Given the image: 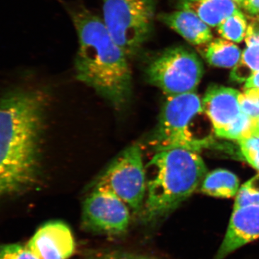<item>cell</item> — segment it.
<instances>
[{
    "instance_id": "6da1fadb",
    "label": "cell",
    "mask_w": 259,
    "mask_h": 259,
    "mask_svg": "<svg viewBox=\"0 0 259 259\" xmlns=\"http://www.w3.org/2000/svg\"><path fill=\"white\" fill-rule=\"evenodd\" d=\"M49 96L11 78L0 83V202L40 183Z\"/></svg>"
},
{
    "instance_id": "7a4b0ae2",
    "label": "cell",
    "mask_w": 259,
    "mask_h": 259,
    "mask_svg": "<svg viewBox=\"0 0 259 259\" xmlns=\"http://www.w3.org/2000/svg\"><path fill=\"white\" fill-rule=\"evenodd\" d=\"M67 11L78 38L76 79L115 108L125 107L133 93L129 58L112 39L102 19L83 5L68 6Z\"/></svg>"
},
{
    "instance_id": "3957f363",
    "label": "cell",
    "mask_w": 259,
    "mask_h": 259,
    "mask_svg": "<svg viewBox=\"0 0 259 259\" xmlns=\"http://www.w3.org/2000/svg\"><path fill=\"white\" fill-rule=\"evenodd\" d=\"M146 195L141 216L161 221L189 198L202 184L207 167L197 151L183 148L158 150L146 165Z\"/></svg>"
},
{
    "instance_id": "277c9868",
    "label": "cell",
    "mask_w": 259,
    "mask_h": 259,
    "mask_svg": "<svg viewBox=\"0 0 259 259\" xmlns=\"http://www.w3.org/2000/svg\"><path fill=\"white\" fill-rule=\"evenodd\" d=\"M197 94L168 96L162 107L151 144L155 151L171 148L197 150L207 146L212 133L196 130L197 122L207 117Z\"/></svg>"
},
{
    "instance_id": "5b68a950",
    "label": "cell",
    "mask_w": 259,
    "mask_h": 259,
    "mask_svg": "<svg viewBox=\"0 0 259 259\" xmlns=\"http://www.w3.org/2000/svg\"><path fill=\"white\" fill-rule=\"evenodd\" d=\"M103 23L129 59L139 58L152 37L156 0H102Z\"/></svg>"
},
{
    "instance_id": "8992f818",
    "label": "cell",
    "mask_w": 259,
    "mask_h": 259,
    "mask_svg": "<svg viewBox=\"0 0 259 259\" xmlns=\"http://www.w3.org/2000/svg\"><path fill=\"white\" fill-rule=\"evenodd\" d=\"M145 79L167 97L194 93L204 74L202 61L185 46H173L159 51L142 53Z\"/></svg>"
},
{
    "instance_id": "52a82bcc",
    "label": "cell",
    "mask_w": 259,
    "mask_h": 259,
    "mask_svg": "<svg viewBox=\"0 0 259 259\" xmlns=\"http://www.w3.org/2000/svg\"><path fill=\"white\" fill-rule=\"evenodd\" d=\"M94 187L111 191L141 215L146 195V174L140 145L124 150L97 179Z\"/></svg>"
},
{
    "instance_id": "ba28073f",
    "label": "cell",
    "mask_w": 259,
    "mask_h": 259,
    "mask_svg": "<svg viewBox=\"0 0 259 259\" xmlns=\"http://www.w3.org/2000/svg\"><path fill=\"white\" fill-rule=\"evenodd\" d=\"M130 210L125 202L111 191L94 187L83 202L81 223L88 231L122 236L128 230Z\"/></svg>"
},
{
    "instance_id": "9c48e42d",
    "label": "cell",
    "mask_w": 259,
    "mask_h": 259,
    "mask_svg": "<svg viewBox=\"0 0 259 259\" xmlns=\"http://www.w3.org/2000/svg\"><path fill=\"white\" fill-rule=\"evenodd\" d=\"M27 245L39 259H69L76 248L71 228L59 221L40 226Z\"/></svg>"
},
{
    "instance_id": "30bf717a",
    "label": "cell",
    "mask_w": 259,
    "mask_h": 259,
    "mask_svg": "<svg viewBox=\"0 0 259 259\" xmlns=\"http://www.w3.org/2000/svg\"><path fill=\"white\" fill-rule=\"evenodd\" d=\"M259 238V204L233 209L228 229L214 259H224Z\"/></svg>"
},
{
    "instance_id": "8fae6325",
    "label": "cell",
    "mask_w": 259,
    "mask_h": 259,
    "mask_svg": "<svg viewBox=\"0 0 259 259\" xmlns=\"http://www.w3.org/2000/svg\"><path fill=\"white\" fill-rule=\"evenodd\" d=\"M240 94L235 89L216 84L211 85L206 91L202 102V108L217 136L242 112L238 100Z\"/></svg>"
},
{
    "instance_id": "7c38bea8",
    "label": "cell",
    "mask_w": 259,
    "mask_h": 259,
    "mask_svg": "<svg viewBox=\"0 0 259 259\" xmlns=\"http://www.w3.org/2000/svg\"><path fill=\"white\" fill-rule=\"evenodd\" d=\"M157 19L192 45H204L212 40L209 25L192 12L178 10L161 13Z\"/></svg>"
},
{
    "instance_id": "4fadbf2b",
    "label": "cell",
    "mask_w": 259,
    "mask_h": 259,
    "mask_svg": "<svg viewBox=\"0 0 259 259\" xmlns=\"http://www.w3.org/2000/svg\"><path fill=\"white\" fill-rule=\"evenodd\" d=\"M179 10L192 12L209 27H218L223 20L240 10L233 0H177Z\"/></svg>"
},
{
    "instance_id": "5bb4252c",
    "label": "cell",
    "mask_w": 259,
    "mask_h": 259,
    "mask_svg": "<svg viewBox=\"0 0 259 259\" xmlns=\"http://www.w3.org/2000/svg\"><path fill=\"white\" fill-rule=\"evenodd\" d=\"M245 41L246 48L231 72L230 77L234 82H245L259 71V17L248 25Z\"/></svg>"
},
{
    "instance_id": "9a60e30c",
    "label": "cell",
    "mask_w": 259,
    "mask_h": 259,
    "mask_svg": "<svg viewBox=\"0 0 259 259\" xmlns=\"http://www.w3.org/2000/svg\"><path fill=\"white\" fill-rule=\"evenodd\" d=\"M199 190L211 197L231 198L239 190V180L232 172L219 168L206 175Z\"/></svg>"
},
{
    "instance_id": "2e32d148",
    "label": "cell",
    "mask_w": 259,
    "mask_h": 259,
    "mask_svg": "<svg viewBox=\"0 0 259 259\" xmlns=\"http://www.w3.org/2000/svg\"><path fill=\"white\" fill-rule=\"evenodd\" d=\"M204 57L211 66L233 68L241 59V49L234 42L224 38H216L207 44Z\"/></svg>"
},
{
    "instance_id": "e0dca14e",
    "label": "cell",
    "mask_w": 259,
    "mask_h": 259,
    "mask_svg": "<svg viewBox=\"0 0 259 259\" xmlns=\"http://www.w3.org/2000/svg\"><path fill=\"white\" fill-rule=\"evenodd\" d=\"M248 23L241 10L223 20L218 26V31L223 38L234 42L245 40Z\"/></svg>"
},
{
    "instance_id": "ac0fdd59",
    "label": "cell",
    "mask_w": 259,
    "mask_h": 259,
    "mask_svg": "<svg viewBox=\"0 0 259 259\" xmlns=\"http://www.w3.org/2000/svg\"><path fill=\"white\" fill-rule=\"evenodd\" d=\"M255 133V119L241 112L218 136L223 139L239 141L254 136Z\"/></svg>"
},
{
    "instance_id": "d6986e66",
    "label": "cell",
    "mask_w": 259,
    "mask_h": 259,
    "mask_svg": "<svg viewBox=\"0 0 259 259\" xmlns=\"http://www.w3.org/2000/svg\"><path fill=\"white\" fill-rule=\"evenodd\" d=\"M259 204V174L241 186L236 194L234 208Z\"/></svg>"
},
{
    "instance_id": "ffe728a7",
    "label": "cell",
    "mask_w": 259,
    "mask_h": 259,
    "mask_svg": "<svg viewBox=\"0 0 259 259\" xmlns=\"http://www.w3.org/2000/svg\"><path fill=\"white\" fill-rule=\"evenodd\" d=\"M238 100L242 112L252 118L259 117V89H245L240 94Z\"/></svg>"
},
{
    "instance_id": "44dd1931",
    "label": "cell",
    "mask_w": 259,
    "mask_h": 259,
    "mask_svg": "<svg viewBox=\"0 0 259 259\" xmlns=\"http://www.w3.org/2000/svg\"><path fill=\"white\" fill-rule=\"evenodd\" d=\"M241 152L247 161L259 171V135L238 141Z\"/></svg>"
},
{
    "instance_id": "7402d4cb",
    "label": "cell",
    "mask_w": 259,
    "mask_h": 259,
    "mask_svg": "<svg viewBox=\"0 0 259 259\" xmlns=\"http://www.w3.org/2000/svg\"><path fill=\"white\" fill-rule=\"evenodd\" d=\"M0 259H39L28 245H0Z\"/></svg>"
},
{
    "instance_id": "603a6c76",
    "label": "cell",
    "mask_w": 259,
    "mask_h": 259,
    "mask_svg": "<svg viewBox=\"0 0 259 259\" xmlns=\"http://www.w3.org/2000/svg\"><path fill=\"white\" fill-rule=\"evenodd\" d=\"M94 259H155L146 255L122 251H110L101 253Z\"/></svg>"
},
{
    "instance_id": "cb8c5ba5",
    "label": "cell",
    "mask_w": 259,
    "mask_h": 259,
    "mask_svg": "<svg viewBox=\"0 0 259 259\" xmlns=\"http://www.w3.org/2000/svg\"><path fill=\"white\" fill-rule=\"evenodd\" d=\"M243 8L248 14L255 16L259 15V0H245Z\"/></svg>"
},
{
    "instance_id": "d4e9b609",
    "label": "cell",
    "mask_w": 259,
    "mask_h": 259,
    "mask_svg": "<svg viewBox=\"0 0 259 259\" xmlns=\"http://www.w3.org/2000/svg\"><path fill=\"white\" fill-rule=\"evenodd\" d=\"M250 88L259 89V71L252 75L249 79L245 81L244 89Z\"/></svg>"
},
{
    "instance_id": "484cf974",
    "label": "cell",
    "mask_w": 259,
    "mask_h": 259,
    "mask_svg": "<svg viewBox=\"0 0 259 259\" xmlns=\"http://www.w3.org/2000/svg\"><path fill=\"white\" fill-rule=\"evenodd\" d=\"M255 134L259 135V117L255 118Z\"/></svg>"
},
{
    "instance_id": "4316f807",
    "label": "cell",
    "mask_w": 259,
    "mask_h": 259,
    "mask_svg": "<svg viewBox=\"0 0 259 259\" xmlns=\"http://www.w3.org/2000/svg\"><path fill=\"white\" fill-rule=\"evenodd\" d=\"M233 2L239 5L240 7H242L243 8V5H244V3L245 0H233Z\"/></svg>"
}]
</instances>
